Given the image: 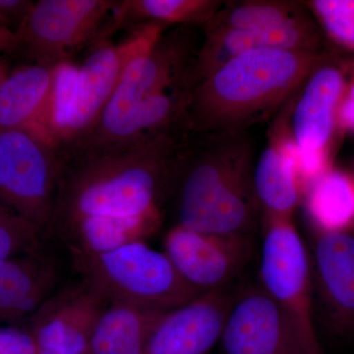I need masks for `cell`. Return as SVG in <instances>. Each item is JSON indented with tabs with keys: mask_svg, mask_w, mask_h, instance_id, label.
Instances as JSON below:
<instances>
[{
	"mask_svg": "<svg viewBox=\"0 0 354 354\" xmlns=\"http://www.w3.org/2000/svg\"><path fill=\"white\" fill-rule=\"evenodd\" d=\"M192 132L174 130L104 148L59 153L62 174L48 230L83 218L162 214Z\"/></svg>",
	"mask_w": 354,
	"mask_h": 354,
	"instance_id": "6da1fadb",
	"label": "cell"
},
{
	"mask_svg": "<svg viewBox=\"0 0 354 354\" xmlns=\"http://www.w3.org/2000/svg\"><path fill=\"white\" fill-rule=\"evenodd\" d=\"M253 149L246 130L192 133L172 188L176 225L203 234L254 235L261 211Z\"/></svg>",
	"mask_w": 354,
	"mask_h": 354,
	"instance_id": "7a4b0ae2",
	"label": "cell"
},
{
	"mask_svg": "<svg viewBox=\"0 0 354 354\" xmlns=\"http://www.w3.org/2000/svg\"><path fill=\"white\" fill-rule=\"evenodd\" d=\"M318 51L258 50L242 53L190 93V132L246 130L268 120L320 62Z\"/></svg>",
	"mask_w": 354,
	"mask_h": 354,
	"instance_id": "3957f363",
	"label": "cell"
},
{
	"mask_svg": "<svg viewBox=\"0 0 354 354\" xmlns=\"http://www.w3.org/2000/svg\"><path fill=\"white\" fill-rule=\"evenodd\" d=\"M81 279L109 302L167 312L202 295L176 272L164 252L146 241L99 255H71Z\"/></svg>",
	"mask_w": 354,
	"mask_h": 354,
	"instance_id": "277c9868",
	"label": "cell"
},
{
	"mask_svg": "<svg viewBox=\"0 0 354 354\" xmlns=\"http://www.w3.org/2000/svg\"><path fill=\"white\" fill-rule=\"evenodd\" d=\"M198 50V48H197ZM192 37L183 30L162 35L155 48L127 65L97 124L78 145L62 153L128 143L144 102L183 81L194 57Z\"/></svg>",
	"mask_w": 354,
	"mask_h": 354,
	"instance_id": "5b68a950",
	"label": "cell"
},
{
	"mask_svg": "<svg viewBox=\"0 0 354 354\" xmlns=\"http://www.w3.org/2000/svg\"><path fill=\"white\" fill-rule=\"evenodd\" d=\"M165 26L146 23L123 43L101 41L78 67L75 83L57 135L58 151L78 145L92 131L120 83L127 65L148 53L165 34Z\"/></svg>",
	"mask_w": 354,
	"mask_h": 354,
	"instance_id": "8992f818",
	"label": "cell"
},
{
	"mask_svg": "<svg viewBox=\"0 0 354 354\" xmlns=\"http://www.w3.org/2000/svg\"><path fill=\"white\" fill-rule=\"evenodd\" d=\"M60 174L57 147L27 130H0V203L39 234L50 227Z\"/></svg>",
	"mask_w": 354,
	"mask_h": 354,
	"instance_id": "52a82bcc",
	"label": "cell"
},
{
	"mask_svg": "<svg viewBox=\"0 0 354 354\" xmlns=\"http://www.w3.org/2000/svg\"><path fill=\"white\" fill-rule=\"evenodd\" d=\"M115 0H39L14 30L32 64L55 66L87 46L108 41Z\"/></svg>",
	"mask_w": 354,
	"mask_h": 354,
	"instance_id": "ba28073f",
	"label": "cell"
},
{
	"mask_svg": "<svg viewBox=\"0 0 354 354\" xmlns=\"http://www.w3.org/2000/svg\"><path fill=\"white\" fill-rule=\"evenodd\" d=\"M258 283L286 312L307 346L325 354L314 323L309 250L292 218L264 220Z\"/></svg>",
	"mask_w": 354,
	"mask_h": 354,
	"instance_id": "9c48e42d",
	"label": "cell"
},
{
	"mask_svg": "<svg viewBox=\"0 0 354 354\" xmlns=\"http://www.w3.org/2000/svg\"><path fill=\"white\" fill-rule=\"evenodd\" d=\"M77 72L68 62L24 65L9 73L0 87V130H27L57 147L58 125Z\"/></svg>",
	"mask_w": 354,
	"mask_h": 354,
	"instance_id": "30bf717a",
	"label": "cell"
},
{
	"mask_svg": "<svg viewBox=\"0 0 354 354\" xmlns=\"http://www.w3.org/2000/svg\"><path fill=\"white\" fill-rule=\"evenodd\" d=\"M218 346L220 354H316L258 283L237 288Z\"/></svg>",
	"mask_w": 354,
	"mask_h": 354,
	"instance_id": "8fae6325",
	"label": "cell"
},
{
	"mask_svg": "<svg viewBox=\"0 0 354 354\" xmlns=\"http://www.w3.org/2000/svg\"><path fill=\"white\" fill-rule=\"evenodd\" d=\"M253 251L254 235L203 234L174 225L165 234L162 252L179 276L204 295L232 285Z\"/></svg>",
	"mask_w": 354,
	"mask_h": 354,
	"instance_id": "7c38bea8",
	"label": "cell"
},
{
	"mask_svg": "<svg viewBox=\"0 0 354 354\" xmlns=\"http://www.w3.org/2000/svg\"><path fill=\"white\" fill-rule=\"evenodd\" d=\"M109 302L80 279L51 295L32 315L38 354H88L95 324Z\"/></svg>",
	"mask_w": 354,
	"mask_h": 354,
	"instance_id": "4fadbf2b",
	"label": "cell"
},
{
	"mask_svg": "<svg viewBox=\"0 0 354 354\" xmlns=\"http://www.w3.org/2000/svg\"><path fill=\"white\" fill-rule=\"evenodd\" d=\"M237 288L232 283L165 312L143 354H211L220 342Z\"/></svg>",
	"mask_w": 354,
	"mask_h": 354,
	"instance_id": "5bb4252c",
	"label": "cell"
},
{
	"mask_svg": "<svg viewBox=\"0 0 354 354\" xmlns=\"http://www.w3.org/2000/svg\"><path fill=\"white\" fill-rule=\"evenodd\" d=\"M309 250L313 292L337 337H354V234L316 232Z\"/></svg>",
	"mask_w": 354,
	"mask_h": 354,
	"instance_id": "9a60e30c",
	"label": "cell"
},
{
	"mask_svg": "<svg viewBox=\"0 0 354 354\" xmlns=\"http://www.w3.org/2000/svg\"><path fill=\"white\" fill-rule=\"evenodd\" d=\"M320 35L311 18L265 30H209L198 48L183 83L192 91L198 84L242 53L258 50L318 51Z\"/></svg>",
	"mask_w": 354,
	"mask_h": 354,
	"instance_id": "2e32d148",
	"label": "cell"
},
{
	"mask_svg": "<svg viewBox=\"0 0 354 354\" xmlns=\"http://www.w3.org/2000/svg\"><path fill=\"white\" fill-rule=\"evenodd\" d=\"M346 84L341 67L321 57L292 106L290 134L299 148L329 151L337 127V108Z\"/></svg>",
	"mask_w": 354,
	"mask_h": 354,
	"instance_id": "e0dca14e",
	"label": "cell"
},
{
	"mask_svg": "<svg viewBox=\"0 0 354 354\" xmlns=\"http://www.w3.org/2000/svg\"><path fill=\"white\" fill-rule=\"evenodd\" d=\"M286 130L274 128L254 167V192L264 220L292 218L304 196L293 158L297 143Z\"/></svg>",
	"mask_w": 354,
	"mask_h": 354,
	"instance_id": "ac0fdd59",
	"label": "cell"
},
{
	"mask_svg": "<svg viewBox=\"0 0 354 354\" xmlns=\"http://www.w3.org/2000/svg\"><path fill=\"white\" fill-rule=\"evenodd\" d=\"M57 281L55 266L38 250L0 262V323L14 322L39 308Z\"/></svg>",
	"mask_w": 354,
	"mask_h": 354,
	"instance_id": "d6986e66",
	"label": "cell"
},
{
	"mask_svg": "<svg viewBox=\"0 0 354 354\" xmlns=\"http://www.w3.org/2000/svg\"><path fill=\"white\" fill-rule=\"evenodd\" d=\"M162 214L93 216L58 232L71 255H99L135 242L146 241L158 232Z\"/></svg>",
	"mask_w": 354,
	"mask_h": 354,
	"instance_id": "ffe728a7",
	"label": "cell"
},
{
	"mask_svg": "<svg viewBox=\"0 0 354 354\" xmlns=\"http://www.w3.org/2000/svg\"><path fill=\"white\" fill-rule=\"evenodd\" d=\"M164 313L109 302L95 324L88 354H143L153 326Z\"/></svg>",
	"mask_w": 354,
	"mask_h": 354,
	"instance_id": "44dd1931",
	"label": "cell"
},
{
	"mask_svg": "<svg viewBox=\"0 0 354 354\" xmlns=\"http://www.w3.org/2000/svg\"><path fill=\"white\" fill-rule=\"evenodd\" d=\"M305 208L316 232H348L354 225V181L330 169L304 192Z\"/></svg>",
	"mask_w": 354,
	"mask_h": 354,
	"instance_id": "7402d4cb",
	"label": "cell"
},
{
	"mask_svg": "<svg viewBox=\"0 0 354 354\" xmlns=\"http://www.w3.org/2000/svg\"><path fill=\"white\" fill-rule=\"evenodd\" d=\"M225 1L221 0H118L111 18V34L127 20L169 25L206 26Z\"/></svg>",
	"mask_w": 354,
	"mask_h": 354,
	"instance_id": "603a6c76",
	"label": "cell"
},
{
	"mask_svg": "<svg viewBox=\"0 0 354 354\" xmlns=\"http://www.w3.org/2000/svg\"><path fill=\"white\" fill-rule=\"evenodd\" d=\"M310 18L304 2L283 0L225 1L204 31L265 30L283 27Z\"/></svg>",
	"mask_w": 354,
	"mask_h": 354,
	"instance_id": "cb8c5ba5",
	"label": "cell"
},
{
	"mask_svg": "<svg viewBox=\"0 0 354 354\" xmlns=\"http://www.w3.org/2000/svg\"><path fill=\"white\" fill-rule=\"evenodd\" d=\"M332 41L354 53V0L304 2Z\"/></svg>",
	"mask_w": 354,
	"mask_h": 354,
	"instance_id": "d4e9b609",
	"label": "cell"
},
{
	"mask_svg": "<svg viewBox=\"0 0 354 354\" xmlns=\"http://www.w3.org/2000/svg\"><path fill=\"white\" fill-rule=\"evenodd\" d=\"M38 230L0 203V262L39 249Z\"/></svg>",
	"mask_w": 354,
	"mask_h": 354,
	"instance_id": "484cf974",
	"label": "cell"
},
{
	"mask_svg": "<svg viewBox=\"0 0 354 354\" xmlns=\"http://www.w3.org/2000/svg\"><path fill=\"white\" fill-rule=\"evenodd\" d=\"M0 354H38L30 330L0 326Z\"/></svg>",
	"mask_w": 354,
	"mask_h": 354,
	"instance_id": "4316f807",
	"label": "cell"
},
{
	"mask_svg": "<svg viewBox=\"0 0 354 354\" xmlns=\"http://www.w3.org/2000/svg\"><path fill=\"white\" fill-rule=\"evenodd\" d=\"M34 2L30 0H0V22L8 28L11 25L17 28L31 10Z\"/></svg>",
	"mask_w": 354,
	"mask_h": 354,
	"instance_id": "83f0119b",
	"label": "cell"
},
{
	"mask_svg": "<svg viewBox=\"0 0 354 354\" xmlns=\"http://www.w3.org/2000/svg\"><path fill=\"white\" fill-rule=\"evenodd\" d=\"M337 125L344 131L354 133V79L346 84L339 104Z\"/></svg>",
	"mask_w": 354,
	"mask_h": 354,
	"instance_id": "f1b7e54d",
	"label": "cell"
},
{
	"mask_svg": "<svg viewBox=\"0 0 354 354\" xmlns=\"http://www.w3.org/2000/svg\"><path fill=\"white\" fill-rule=\"evenodd\" d=\"M19 51V41L14 30L0 24V53H14Z\"/></svg>",
	"mask_w": 354,
	"mask_h": 354,
	"instance_id": "f546056e",
	"label": "cell"
},
{
	"mask_svg": "<svg viewBox=\"0 0 354 354\" xmlns=\"http://www.w3.org/2000/svg\"><path fill=\"white\" fill-rule=\"evenodd\" d=\"M9 73H10V72H9L7 65L4 64V62H0V87H1L4 81L6 80L7 76L9 75Z\"/></svg>",
	"mask_w": 354,
	"mask_h": 354,
	"instance_id": "4dcf8cb0",
	"label": "cell"
},
{
	"mask_svg": "<svg viewBox=\"0 0 354 354\" xmlns=\"http://www.w3.org/2000/svg\"><path fill=\"white\" fill-rule=\"evenodd\" d=\"M351 176H353V181H354V172H353V174H351Z\"/></svg>",
	"mask_w": 354,
	"mask_h": 354,
	"instance_id": "1f68e13d",
	"label": "cell"
},
{
	"mask_svg": "<svg viewBox=\"0 0 354 354\" xmlns=\"http://www.w3.org/2000/svg\"><path fill=\"white\" fill-rule=\"evenodd\" d=\"M0 24H2V23H1V22H0ZM2 25H3V24H2Z\"/></svg>",
	"mask_w": 354,
	"mask_h": 354,
	"instance_id": "d6a6232c",
	"label": "cell"
}]
</instances>
